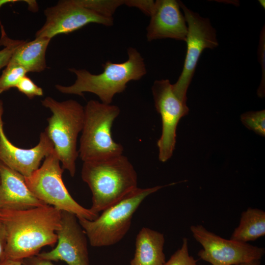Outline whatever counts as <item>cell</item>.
Masks as SVG:
<instances>
[{"label": "cell", "mask_w": 265, "mask_h": 265, "mask_svg": "<svg viewBox=\"0 0 265 265\" xmlns=\"http://www.w3.org/2000/svg\"><path fill=\"white\" fill-rule=\"evenodd\" d=\"M7 235L5 259L22 260L36 255L45 246H54L61 226V211L44 206L24 210H0Z\"/></svg>", "instance_id": "1"}, {"label": "cell", "mask_w": 265, "mask_h": 265, "mask_svg": "<svg viewBox=\"0 0 265 265\" xmlns=\"http://www.w3.org/2000/svg\"><path fill=\"white\" fill-rule=\"evenodd\" d=\"M81 176L92 193L90 210L97 214L137 187V173L128 158L123 154L83 162Z\"/></svg>", "instance_id": "2"}, {"label": "cell", "mask_w": 265, "mask_h": 265, "mask_svg": "<svg viewBox=\"0 0 265 265\" xmlns=\"http://www.w3.org/2000/svg\"><path fill=\"white\" fill-rule=\"evenodd\" d=\"M128 59L122 63H113L108 60L102 64L104 71L98 75L92 74L85 69L69 68L76 76L75 82L69 86L55 85L60 92L83 97V93L96 95L101 102L111 104L114 96L124 92L127 84L132 80H138L146 74L144 59L134 48L128 50Z\"/></svg>", "instance_id": "3"}, {"label": "cell", "mask_w": 265, "mask_h": 265, "mask_svg": "<svg viewBox=\"0 0 265 265\" xmlns=\"http://www.w3.org/2000/svg\"><path fill=\"white\" fill-rule=\"evenodd\" d=\"M41 104L52 113L44 131L53 144L62 168L74 177L79 157L77 139L83 126L84 107L74 100L58 102L51 97H46Z\"/></svg>", "instance_id": "4"}, {"label": "cell", "mask_w": 265, "mask_h": 265, "mask_svg": "<svg viewBox=\"0 0 265 265\" xmlns=\"http://www.w3.org/2000/svg\"><path fill=\"white\" fill-rule=\"evenodd\" d=\"M163 187H137L120 201L103 211L95 219L77 217L90 245L107 246L120 241L130 229L132 216L143 201Z\"/></svg>", "instance_id": "5"}, {"label": "cell", "mask_w": 265, "mask_h": 265, "mask_svg": "<svg viewBox=\"0 0 265 265\" xmlns=\"http://www.w3.org/2000/svg\"><path fill=\"white\" fill-rule=\"evenodd\" d=\"M84 109L79 156L83 161L97 160L123 154V146L112 138L111 128L119 107L98 101H89Z\"/></svg>", "instance_id": "6"}, {"label": "cell", "mask_w": 265, "mask_h": 265, "mask_svg": "<svg viewBox=\"0 0 265 265\" xmlns=\"http://www.w3.org/2000/svg\"><path fill=\"white\" fill-rule=\"evenodd\" d=\"M54 150L45 159L39 167L25 182L34 195L46 205L62 211H67L89 220L97 218L99 214L84 208L77 202L67 189L62 180L64 169Z\"/></svg>", "instance_id": "7"}, {"label": "cell", "mask_w": 265, "mask_h": 265, "mask_svg": "<svg viewBox=\"0 0 265 265\" xmlns=\"http://www.w3.org/2000/svg\"><path fill=\"white\" fill-rule=\"evenodd\" d=\"M178 2L187 27L186 40L187 50L182 72L177 82L172 85L173 91L177 97L186 103L187 89L202 53L205 49L216 48L218 43L216 30L209 19L191 10L182 1Z\"/></svg>", "instance_id": "8"}, {"label": "cell", "mask_w": 265, "mask_h": 265, "mask_svg": "<svg viewBox=\"0 0 265 265\" xmlns=\"http://www.w3.org/2000/svg\"><path fill=\"white\" fill-rule=\"evenodd\" d=\"M190 229L194 238L203 246L198 256L212 265H238L260 260L265 252L263 247L223 238L201 225L191 226Z\"/></svg>", "instance_id": "9"}, {"label": "cell", "mask_w": 265, "mask_h": 265, "mask_svg": "<svg viewBox=\"0 0 265 265\" xmlns=\"http://www.w3.org/2000/svg\"><path fill=\"white\" fill-rule=\"evenodd\" d=\"M155 106L161 116L162 131L157 142L159 159L166 162L173 155L176 141V130L180 119L188 113L186 103L174 93L169 80H155L152 87Z\"/></svg>", "instance_id": "10"}, {"label": "cell", "mask_w": 265, "mask_h": 265, "mask_svg": "<svg viewBox=\"0 0 265 265\" xmlns=\"http://www.w3.org/2000/svg\"><path fill=\"white\" fill-rule=\"evenodd\" d=\"M46 21L35 33V37L52 39L60 34H68L90 23L111 26L113 18L102 16L77 3L75 0H59L44 10Z\"/></svg>", "instance_id": "11"}, {"label": "cell", "mask_w": 265, "mask_h": 265, "mask_svg": "<svg viewBox=\"0 0 265 265\" xmlns=\"http://www.w3.org/2000/svg\"><path fill=\"white\" fill-rule=\"evenodd\" d=\"M56 234V246L37 256L52 262L63 261L68 265H90L87 238L75 214L61 211V226Z\"/></svg>", "instance_id": "12"}, {"label": "cell", "mask_w": 265, "mask_h": 265, "mask_svg": "<svg viewBox=\"0 0 265 265\" xmlns=\"http://www.w3.org/2000/svg\"><path fill=\"white\" fill-rule=\"evenodd\" d=\"M3 112V103L0 100V161L25 177H28L39 167L42 159L53 150V144L44 131L41 132L35 146L23 149L15 146L4 133Z\"/></svg>", "instance_id": "13"}, {"label": "cell", "mask_w": 265, "mask_h": 265, "mask_svg": "<svg viewBox=\"0 0 265 265\" xmlns=\"http://www.w3.org/2000/svg\"><path fill=\"white\" fill-rule=\"evenodd\" d=\"M180 8L178 1H155L146 29L147 40L171 38L186 41L187 27Z\"/></svg>", "instance_id": "14"}, {"label": "cell", "mask_w": 265, "mask_h": 265, "mask_svg": "<svg viewBox=\"0 0 265 265\" xmlns=\"http://www.w3.org/2000/svg\"><path fill=\"white\" fill-rule=\"evenodd\" d=\"M46 205L30 191L24 176L0 161V210H24Z\"/></svg>", "instance_id": "15"}, {"label": "cell", "mask_w": 265, "mask_h": 265, "mask_svg": "<svg viewBox=\"0 0 265 265\" xmlns=\"http://www.w3.org/2000/svg\"><path fill=\"white\" fill-rule=\"evenodd\" d=\"M165 238L162 233L143 227L137 235L135 250L130 265H163Z\"/></svg>", "instance_id": "16"}, {"label": "cell", "mask_w": 265, "mask_h": 265, "mask_svg": "<svg viewBox=\"0 0 265 265\" xmlns=\"http://www.w3.org/2000/svg\"><path fill=\"white\" fill-rule=\"evenodd\" d=\"M51 39L35 37L28 42L21 41L9 62L22 66L27 73L44 71L47 68L46 53Z\"/></svg>", "instance_id": "17"}, {"label": "cell", "mask_w": 265, "mask_h": 265, "mask_svg": "<svg viewBox=\"0 0 265 265\" xmlns=\"http://www.w3.org/2000/svg\"><path fill=\"white\" fill-rule=\"evenodd\" d=\"M265 235V212L256 208H248L242 212L238 226L235 228L230 239L247 242Z\"/></svg>", "instance_id": "18"}, {"label": "cell", "mask_w": 265, "mask_h": 265, "mask_svg": "<svg viewBox=\"0 0 265 265\" xmlns=\"http://www.w3.org/2000/svg\"><path fill=\"white\" fill-rule=\"evenodd\" d=\"M78 4L102 16L113 18L116 9L124 4L122 0H75Z\"/></svg>", "instance_id": "19"}, {"label": "cell", "mask_w": 265, "mask_h": 265, "mask_svg": "<svg viewBox=\"0 0 265 265\" xmlns=\"http://www.w3.org/2000/svg\"><path fill=\"white\" fill-rule=\"evenodd\" d=\"M27 73L22 66L9 62L0 76V94L16 87L20 80Z\"/></svg>", "instance_id": "20"}, {"label": "cell", "mask_w": 265, "mask_h": 265, "mask_svg": "<svg viewBox=\"0 0 265 265\" xmlns=\"http://www.w3.org/2000/svg\"><path fill=\"white\" fill-rule=\"evenodd\" d=\"M240 120L247 129L260 136H265V109L242 113L240 115Z\"/></svg>", "instance_id": "21"}, {"label": "cell", "mask_w": 265, "mask_h": 265, "mask_svg": "<svg viewBox=\"0 0 265 265\" xmlns=\"http://www.w3.org/2000/svg\"><path fill=\"white\" fill-rule=\"evenodd\" d=\"M197 260L190 256L188 252V240L185 238L182 245L163 265H197Z\"/></svg>", "instance_id": "22"}, {"label": "cell", "mask_w": 265, "mask_h": 265, "mask_svg": "<svg viewBox=\"0 0 265 265\" xmlns=\"http://www.w3.org/2000/svg\"><path fill=\"white\" fill-rule=\"evenodd\" d=\"M20 42L21 41L10 39L7 37L6 33L1 34L0 46L4 45L5 47L0 50V70L8 65Z\"/></svg>", "instance_id": "23"}, {"label": "cell", "mask_w": 265, "mask_h": 265, "mask_svg": "<svg viewBox=\"0 0 265 265\" xmlns=\"http://www.w3.org/2000/svg\"><path fill=\"white\" fill-rule=\"evenodd\" d=\"M258 58L262 69V79L258 89L257 94L259 97L265 96V28L261 30L258 46Z\"/></svg>", "instance_id": "24"}, {"label": "cell", "mask_w": 265, "mask_h": 265, "mask_svg": "<svg viewBox=\"0 0 265 265\" xmlns=\"http://www.w3.org/2000/svg\"><path fill=\"white\" fill-rule=\"evenodd\" d=\"M16 88H17L19 91L25 94L30 99L36 96H42L43 95L42 88L37 85L26 75L20 80Z\"/></svg>", "instance_id": "25"}, {"label": "cell", "mask_w": 265, "mask_h": 265, "mask_svg": "<svg viewBox=\"0 0 265 265\" xmlns=\"http://www.w3.org/2000/svg\"><path fill=\"white\" fill-rule=\"evenodd\" d=\"M154 0H127L124 4L130 7H135L141 10L144 14L150 16L154 6Z\"/></svg>", "instance_id": "26"}, {"label": "cell", "mask_w": 265, "mask_h": 265, "mask_svg": "<svg viewBox=\"0 0 265 265\" xmlns=\"http://www.w3.org/2000/svg\"><path fill=\"white\" fill-rule=\"evenodd\" d=\"M22 265H55L52 261L34 255L22 260Z\"/></svg>", "instance_id": "27"}, {"label": "cell", "mask_w": 265, "mask_h": 265, "mask_svg": "<svg viewBox=\"0 0 265 265\" xmlns=\"http://www.w3.org/2000/svg\"><path fill=\"white\" fill-rule=\"evenodd\" d=\"M7 244V235L5 228L0 221V263L5 259V251Z\"/></svg>", "instance_id": "28"}, {"label": "cell", "mask_w": 265, "mask_h": 265, "mask_svg": "<svg viewBox=\"0 0 265 265\" xmlns=\"http://www.w3.org/2000/svg\"><path fill=\"white\" fill-rule=\"evenodd\" d=\"M0 265H22V260L5 259L0 263Z\"/></svg>", "instance_id": "29"}, {"label": "cell", "mask_w": 265, "mask_h": 265, "mask_svg": "<svg viewBox=\"0 0 265 265\" xmlns=\"http://www.w3.org/2000/svg\"><path fill=\"white\" fill-rule=\"evenodd\" d=\"M18 1L19 0H0V9L2 5L5 4H7L8 3H14ZM0 27L2 26V25H1V23L0 22Z\"/></svg>", "instance_id": "30"}, {"label": "cell", "mask_w": 265, "mask_h": 265, "mask_svg": "<svg viewBox=\"0 0 265 265\" xmlns=\"http://www.w3.org/2000/svg\"><path fill=\"white\" fill-rule=\"evenodd\" d=\"M238 265H261V261L259 260H254L239 264Z\"/></svg>", "instance_id": "31"}, {"label": "cell", "mask_w": 265, "mask_h": 265, "mask_svg": "<svg viewBox=\"0 0 265 265\" xmlns=\"http://www.w3.org/2000/svg\"><path fill=\"white\" fill-rule=\"evenodd\" d=\"M259 3H260V5H261L263 7H264V8H265V0H259Z\"/></svg>", "instance_id": "32"}]
</instances>
